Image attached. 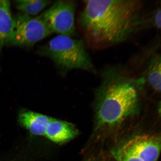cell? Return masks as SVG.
<instances>
[{"instance_id":"obj_1","label":"cell","mask_w":161,"mask_h":161,"mask_svg":"<svg viewBox=\"0 0 161 161\" xmlns=\"http://www.w3.org/2000/svg\"><path fill=\"white\" fill-rule=\"evenodd\" d=\"M78 24L86 45L102 50L129 40L149 29L147 14L140 0H86Z\"/></svg>"},{"instance_id":"obj_2","label":"cell","mask_w":161,"mask_h":161,"mask_svg":"<svg viewBox=\"0 0 161 161\" xmlns=\"http://www.w3.org/2000/svg\"><path fill=\"white\" fill-rule=\"evenodd\" d=\"M95 104L94 132L98 138L111 135L137 112L144 78L128 66H106Z\"/></svg>"},{"instance_id":"obj_3","label":"cell","mask_w":161,"mask_h":161,"mask_svg":"<svg viewBox=\"0 0 161 161\" xmlns=\"http://www.w3.org/2000/svg\"><path fill=\"white\" fill-rule=\"evenodd\" d=\"M86 45L83 40L59 35L40 46L37 52L50 58L62 70L78 69L96 74L97 70Z\"/></svg>"},{"instance_id":"obj_4","label":"cell","mask_w":161,"mask_h":161,"mask_svg":"<svg viewBox=\"0 0 161 161\" xmlns=\"http://www.w3.org/2000/svg\"><path fill=\"white\" fill-rule=\"evenodd\" d=\"M14 19V27L9 45L31 48L52 33L39 16L33 17L20 12Z\"/></svg>"},{"instance_id":"obj_5","label":"cell","mask_w":161,"mask_h":161,"mask_svg":"<svg viewBox=\"0 0 161 161\" xmlns=\"http://www.w3.org/2000/svg\"><path fill=\"white\" fill-rule=\"evenodd\" d=\"M76 4L70 0L58 1L39 17L52 33L72 37L76 33Z\"/></svg>"},{"instance_id":"obj_6","label":"cell","mask_w":161,"mask_h":161,"mask_svg":"<svg viewBox=\"0 0 161 161\" xmlns=\"http://www.w3.org/2000/svg\"><path fill=\"white\" fill-rule=\"evenodd\" d=\"M160 42L143 50L129 66L144 78L145 83L156 92H161V56Z\"/></svg>"},{"instance_id":"obj_7","label":"cell","mask_w":161,"mask_h":161,"mask_svg":"<svg viewBox=\"0 0 161 161\" xmlns=\"http://www.w3.org/2000/svg\"><path fill=\"white\" fill-rule=\"evenodd\" d=\"M142 161H158L161 149L160 136L145 133L135 134L120 142Z\"/></svg>"},{"instance_id":"obj_8","label":"cell","mask_w":161,"mask_h":161,"mask_svg":"<svg viewBox=\"0 0 161 161\" xmlns=\"http://www.w3.org/2000/svg\"><path fill=\"white\" fill-rule=\"evenodd\" d=\"M78 134V129L71 123L52 118L45 136L55 143L61 145L73 140Z\"/></svg>"},{"instance_id":"obj_9","label":"cell","mask_w":161,"mask_h":161,"mask_svg":"<svg viewBox=\"0 0 161 161\" xmlns=\"http://www.w3.org/2000/svg\"><path fill=\"white\" fill-rule=\"evenodd\" d=\"M51 118L41 114L23 109L19 113L18 122L33 135L45 136L46 128Z\"/></svg>"},{"instance_id":"obj_10","label":"cell","mask_w":161,"mask_h":161,"mask_svg":"<svg viewBox=\"0 0 161 161\" xmlns=\"http://www.w3.org/2000/svg\"><path fill=\"white\" fill-rule=\"evenodd\" d=\"M14 23L12 16L11 3L0 0V55L3 48L9 45L13 36Z\"/></svg>"},{"instance_id":"obj_11","label":"cell","mask_w":161,"mask_h":161,"mask_svg":"<svg viewBox=\"0 0 161 161\" xmlns=\"http://www.w3.org/2000/svg\"><path fill=\"white\" fill-rule=\"evenodd\" d=\"M51 1L47 0H20L15 1L16 8L30 16L36 15L49 5Z\"/></svg>"},{"instance_id":"obj_12","label":"cell","mask_w":161,"mask_h":161,"mask_svg":"<svg viewBox=\"0 0 161 161\" xmlns=\"http://www.w3.org/2000/svg\"><path fill=\"white\" fill-rule=\"evenodd\" d=\"M110 154L115 161H142L120 142L110 151Z\"/></svg>"},{"instance_id":"obj_13","label":"cell","mask_w":161,"mask_h":161,"mask_svg":"<svg viewBox=\"0 0 161 161\" xmlns=\"http://www.w3.org/2000/svg\"><path fill=\"white\" fill-rule=\"evenodd\" d=\"M161 12L160 5L151 13H149V22L151 28L160 30L161 28Z\"/></svg>"},{"instance_id":"obj_14","label":"cell","mask_w":161,"mask_h":161,"mask_svg":"<svg viewBox=\"0 0 161 161\" xmlns=\"http://www.w3.org/2000/svg\"><path fill=\"white\" fill-rule=\"evenodd\" d=\"M109 158V157L106 156L105 154H94L88 157L84 161H112Z\"/></svg>"},{"instance_id":"obj_15","label":"cell","mask_w":161,"mask_h":161,"mask_svg":"<svg viewBox=\"0 0 161 161\" xmlns=\"http://www.w3.org/2000/svg\"></svg>"}]
</instances>
